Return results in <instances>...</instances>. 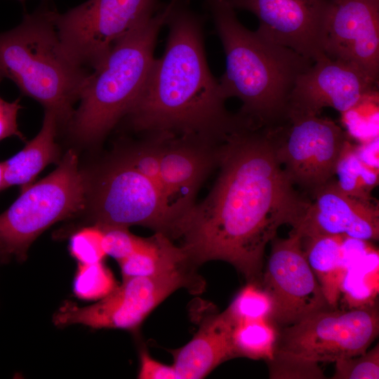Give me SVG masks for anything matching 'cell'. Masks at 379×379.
<instances>
[{
  "label": "cell",
  "mask_w": 379,
  "mask_h": 379,
  "mask_svg": "<svg viewBox=\"0 0 379 379\" xmlns=\"http://www.w3.org/2000/svg\"><path fill=\"white\" fill-rule=\"evenodd\" d=\"M218 167L209 194L182 219V246L195 264L223 260L260 284L267 245L281 225L298 222L309 201L277 157L272 126L247 122L230 133Z\"/></svg>",
  "instance_id": "1"
},
{
  "label": "cell",
  "mask_w": 379,
  "mask_h": 379,
  "mask_svg": "<svg viewBox=\"0 0 379 379\" xmlns=\"http://www.w3.org/2000/svg\"><path fill=\"white\" fill-rule=\"evenodd\" d=\"M163 55L154 60L145 86L126 116L145 135L165 133L221 142L245 118L230 113L206 58L204 18L187 0H173Z\"/></svg>",
  "instance_id": "2"
},
{
  "label": "cell",
  "mask_w": 379,
  "mask_h": 379,
  "mask_svg": "<svg viewBox=\"0 0 379 379\" xmlns=\"http://www.w3.org/2000/svg\"><path fill=\"white\" fill-rule=\"evenodd\" d=\"M204 1L226 57L218 81L222 96L238 98L239 113L258 125L283 123L295 82L313 60L246 28L227 0Z\"/></svg>",
  "instance_id": "3"
},
{
  "label": "cell",
  "mask_w": 379,
  "mask_h": 379,
  "mask_svg": "<svg viewBox=\"0 0 379 379\" xmlns=\"http://www.w3.org/2000/svg\"><path fill=\"white\" fill-rule=\"evenodd\" d=\"M57 13L51 0H44L19 25L0 33V83L11 80L67 126L91 72L65 51L55 27Z\"/></svg>",
  "instance_id": "4"
},
{
  "label": "cell",
  "mask_w": 379,
  "mask_h": 379,
  "mask_svg": "<svg viewBox=\"0 0 379 379\" xmlns=\"http://www.w3.org/2000/svg\"><path fill=\"white\" fill-rule=\"evenodd\" d=\"M173 4L171 0L120 40L90 73L80 94L79 105L67 126L76 140L98 142L128 114L149 77L157 39Z\"/></svg>",
  "instance_id": "5"
},
{
  "label": "cell",
  "mask_w": 379,
  "mask_h": 379,
  "mask_svg": "<svg viewBox=\"0 0 379 379\" xmlns=\"http://www.w3.org/2000/svg\"><path fill=\"white\" fill-rule=\"evenodd\" d=\"M91 178L69 150L48 175L20 191L0 214V264L22 262L34 241L55 222L71 218L86 206Z\"/></svg>",
  "instance_id": "6"
},
{
  "label": "cell",
  "mask_w": 379,
  "mask_h": 379,
  "mask_svg": "<svg viewBox=\"0 0 379 379\" xmlns=\"http://www.w3.org/2000/svg\"><path fill=\"white\" fill-rule=\"evenodd\" d=\"M87 206L94 225H142L178 237L180 218L161 188L119 157L91 178Z\"/></svg>",
  "instance_id": "7"
},
{
  "label": "cell",
  "mask_w": 379,
  "mask_h": 379,
  "mask_svg": "<svg viewBox=\"0 0 379 379\" xmlns=\"http://www.w3.org/2000/svg\"><path fill=\"white\" fill-rule=\"evenodd\" d=\"M164 6L159 0H88L64 13L58 12L55 24L66 53L94 69L120 40Z\"/></svg>",
  "instance_id": "8"
},
{
  "label": "cell",
  "mask_w": 379,
  "mask_h": 379,
  "mask_svg": "<svg viewBox=\"0 0 379 379\" xmlns=\"http://www.w3.org/2000/svg\"><path fill=\"white\" fill-rule=\"evenodd\" d=\"M277 350L319 362H335L367 351L379 333L375 305L328 308L279 328Z\"/></svg>",
  "instance_id": "9"
},
{
  "label": "cell",
  "mask_w": 379,
  "mask_h": 379,
  "mask_svg": "<svg viewBox=\"0 0 379 379\" xmlns=\"http://www.w3.org/2000/svg\"><path fill=\"white\" fill-rule=\"evenodd\" d=\"M277 157L295 185L312 194L335 175L347 134L319 115L291 114L274 126Z\"/></svg>",
  "instance_id": "10"
},
{
  "label": "cell",
  "mask_w": 379,
  "mask_h": 379,
  "mask_svg": "<svg viewBox=\"0 0 379 379\" xmlns=\"http://www.w3.org/2000/svg\"><path fill=\"white\" fill-rule=\"evenodd\" d=\"M192 284L185 267L154 276L124 278L121 286L96 303L79 307L66 302L58 309L56 321L60 326L134 330L172 293Z\"/></svg>",
  "instance_id": "11"
},
{
  "label": "cell",
  "mask_w": 379,
  "mask_h": 379,
  "mask_svg": "<svg viewBox=\"0 0 379 379\" xmlns=\"http://www.w3.org/2000/svg\"><path fill=\"white\" fill-rule=\"evenodd\" d=\"M260 286L272 300L270 321L281 328L319 311L331 308L304 253L301 236L272 240Z\"/></svg>",
  "instance_id": "12"
},
{
  "label": "cell",
  "mask_w": 379,
  "mask_h": 379,
  "mask_svg": "<svg viewBox=\"0 0 379 379\" xmlns=\"http://www.w3.org/2000/svg\"><path fill=\"white\" fill-rule=\"evenodd\" d=\"M323 51L359 68L378 82L379 0H328Z\"/></svg>",
  "instance_id": "13"
},
{
  "label": "cell",
  "mask_w": 379,
  "mask_h": 379,
  "mask_svg": "<svg viewBox=\"0 0 379 379\" xmlns=\"http://www.w3.org/2000/svg\"><path fill=\"white\" fill-rule=\"evenodd\" d=\"M376 84L352 64L323 53L298 77L288 98L286 116L319 115L327 107L342 114L375 91Z\"/></svg>",
  "instance_id": "14"
},
{
  "label": "cell",
  "mask_w": 379,
  "mask_h": 379,
  "mask_svg": "<svg viewBox=\"0 0 379 379\" xmlns=\"http://www.w3.org/2000/svg\"><path fill=\"white\" fill-rule=\"evenodd\" d=\"M234 9L251 12L256 30L270 40L314 60L324 53L328 0H227Z\"/></svg>",
  "instance_id": "15"
},
{
  "label": "cell",
  "mask_w": 379,
  "mask_h": 379,
  "mask_svg": "<svg viewBox=\"0 0 379 379\" xmlns=\"http://www.w3.org/2000/svg\"><path fill=\"white\" fill-rule=\"evenodd\" d=\"M312 201L292 230L301 237L340 235L368 241L379 237V208L372 200L347 195L330 180L312 194Z\"/></svg>",
  "instance_id": "16"
},
{
  "label": "cell",
  "mask_w": 379,
  "mask_h": 379,
  "mask_svg": "<svg viewBox=\"0 0 379 379\" xmlns=\"http://www.w3.org/2000/svg\"><path fill=\"white\" fill-rule=\"evenodd\" d=\"M162 135L160 180L163 192L180 223L195 204L201 185L219 163L220 145L205 139Z\"/></svg>",
  "instance_id": "17"
},
{
  "label": "cell",
  "mask_w": 379,
  "mask_h": 379,
  "mask_svg": "<svg viewBox=\"0 0 379 379\" xmlns=\"http://www.w3.org/2000/svg\"><path fill=\"white\" fill-rule=\"evenodd\" d=\"M235 324L225 310L206 320L193 338L173 352L178 379H200L222 362L235 358Z\"/></svg>",
  "instance_id": "18"
},
{
  "label": "cell",
  "mask_w": 379,
  "mask_h": 379,
  "mask_svg": "<svg viewBox=\"0 0 379 379\" xmlns=\"http://www.w3.org/2000/svg\"><path fill=\"white\" fill-rule=\"evenodd\" d=\"M58 121L55 114L45 110L39 133L17 154L3 161L4 189L19 186L20 191L33 183L48 164L60 161V151L55 139Z\"/></svg>",
  "instance_id": "19"
},
{
  "label": "cell",
  "mask_w": 379,
  "mask_h": 379,
  "mask_svg": "<svg viewBox=\"0 0 379 379\" xmlns=\"http://www.w3.org/2000/svg\"><path fill=\"white\" fill-rule=\"evenodd\" d=\"M340 235L302 237L306 259L330 307L337 308L346 270L345 241Z\"/></svg>",
  "instance_id": "20"
},
{
  "label": "cell",
  "mask_w": 379,
  "mask_h": 379,
  "mask_svg": "<svg viewBox=\"0 0 379 379\" xmlns=\"http://www.w3.org/2000/svg\"><path fill=\"white\" fill-rule=\"evenodd\" d=\"M190 261L182 246H175L161 232L142 238L138 248L119 262L123 278L148 277L185 267Z\"/></svg>",
  "instance_id": "21"
},
{
  "label": "cell",
  "mask_w": 379,
  "mask_h": 379,
  "mask_svg": "<svg viewBox=\"0 0 379 379\" xmlns=\"http://www.w3.org/2000/svg\"><path fill=\"white\" fill-rule=\"evenodd\" d=\"M378 168L364 162L355 145L346 140L338 159L335 174L339 188L352 197L372 200V191L378 186Z\"/></svg>",
  "instance_id": "22"
},
{
  "label": "cell",
  "mask_w": 379,
  "mask_h": 379,
  "mask_svg": "<svg viewBox=\"0 0 379 379\" xmlns=\"http://www.w3.org/2000/svg\"><path fill=\"white\" fill-rule=\"evenodd\" d=\"M365 259L346 266L341 294L350 309L374 305L378 293V256L370 252Z\"/></svg>",
  "instance_id": "23"
},
{
  "label": "cell",
  "mask_w": 379,
  "mask_h": 379,
  "mask_svg": "<svg viewBox=\"0 0 379 379\" xmlns=\"http://www.w3.org/2000/svg\"><path fill=\"white\" fill-rule=\"evenodd\" d=\"M278 333V328L269 320L236 324L232 334L236 357L265 361L272 359Z\"/></svg>",
  "instance_id": "24"
},
{
  "label": "cell",
  "mask_w": 379,
  "mask_h": 379,
  "mask_svg": "<svg viewBox=\"0 0 379 379\" xmlns=\"http://www.w3.org/2000/svg\"><path fill=\"white\" fill-rule=\"evenodd\" d=\"M272 310L271 298L260 284L249 282L225 310L234 324L269 320Z\"/></svg>",
  "instance_id": "25"
},
{
  "label": "cell",
  "mask_w": 379,
  "mask_h": 379,
  "mask_svg": "<svg viewBox=\"0 0 379 379\" xmlns=\"http://www.w3.org/2000/svg\"><path fill=\"white\" fill-rule=\"evenodd\" d=\"M117 286L112 272L102 262L79 263L72 285L77 298L88 301L100 300Z\"/></svg>",
  "instance_id": "26"
},
{
  "label": "cell",
  "mask_w": 379,
  "mask_h": 379,
  "mask_svg": "<svg viewBox=\"0 0 379 379\" xmlns=\"http://www.w3.org/2000/svg\"><path fill=\"white\" fill-rule=\"evenodd\" d=\"M378 106L376 91L364 96L356 105L342 113L347 133L360 142L378 137Z\"/></svg>",
  "instance_id": "27"
},
{
  "label": "cell",
  "mask_w": 379,
  "mask_h": 379,
  "mask_svg": "<svg viewBox=\"0 0 379 379\" xmlns=\"http://www.w3.org/2000/svg\"><path fill=\"white\" fill-rule=\"evenodd\" d=\"M145 135L147 137L144 140L128 148V149L119 157L154 182L162 190L160 180L162 135L161 134Z\"/></svg>",
  "instance_id": "28"
},
{
  "label": "cell",
  "mask_w": 379,
  "mask_h": 379,
  "mask_svg": "<svg viewBox=\"0 0 379 379\" xmlns=\"http://www.w3.org/2000/svg\"><path fill=\"white\" fill-rule=\"evenodd\" d=\"M270 378H324L319 363L298 355L275 350L266 361Z\"/></svg>",
  "instance_id": "29"
},
{
  "label": "cell",
  "mask_w": 379,
  "mask_h": 379,
  "mask_svg": "<svg viewBox=\"0 0 379 379\" xmlns=\"http://www.w3.org/2000/svg\"><path fill=\"white\" fill-rule=\"evenodd\" d=\"M102 230L97 225L76 230L69 240L70 255L80 264L102 262L107 255L102 246Z\"/></svg>",
  "instance_id": "30"
},
{
  "label": "cell",
  "mask_w": 379,
  "mask_h": 379,
  "mask_svg": "<svg viewBox=\"0 0 379 379\" xmlns=\"http://www.w3.org/2000/svg\"><path fill=\"white\" fill-rule=\"evenodd\" d=\"M335 363L333 379L379 378V346L352 357L340 359Z\"/></svg>",
  "instance_id": "31"
},
{
  "label": "cell",
  "mask_w": 379,
  "mask_h": 379,
  "mask_svg": "<svg viewBox=\"0 0 379 379\" xmlns=\"http://www.w3.org/2000/svg\"><path fill=\"white\" fill-rule=\"evenodd\" d=\"M100 227L103 233L102 246L105 254L118 262L132 254L141 244L142 238L131 233L128 227Z\"/></svg>",
  "instance_id": "32"
},
{
  "label": "cell",
  "mask_w": 379,
  "mask_h": 379,
  "mask_svg": "<svg viewBox=\"0 0 379 379\" xmlns=\"http://www.w3.org/2000/svg\"><path fill=\"white\" fill-rule=\"evenodd\" d=\"M20 101V99H16L10 102L0 97V141L11 136H17L25 140L17 124L18 113L22 108Z\"/></svg>",
  "instance_id": "33"
},
{
  "label": "cell",
  "mask_w": 379,
  "mask_h": 379,
  "mask_svg": "<svg viewBox=\"0 0 379 379\" xmlns=\"http://www.w3.org/2000/svg\"><path fill=\"white\" fill-rule=\"evenodd\" d=\"M138 376L140 379H178L173 366L154 360L146 351L140 354V368Z\"/></svg>",
  "instance_id": "34"
},
{
  "label": "cell",
  "mask_w": 379,
  "mask_h": 379,
  "mask_svg": "<svg viewBox=\"0 0 379 379\" xmlns=\"http://www.w3.org/2000/svg\"><path fill=\"white\" fill-rule=\"evenodd\" d=\"M355 146L359 157L364 162L378 168V137Z\"/></svg>",
  "instance_id": "35"
},
{
  "label": "cell",
  "mask_w": 379,
  "mask_h": 379,
  "mask_svg": "<svg viewBox=\"0 0 379 379\" xmlns=\"http://www.w3.org/2000/svg\"><path fill=\"white\" fill-rule=\"evenodd\" d=\"M4 164L3 161L0 162V192L4 190Z\"/></svg>",
  "instance_id": "36"
},
{
  "label": "cell",
  "mask_w": 379,
  "mask_h": 379,
  "mask_svg": "<svg viewBox=\"0 0 379 379\" xmlns=\"http://www.w3.org/2000/svg\"><path fill=\"white\" fill-rule=\"evenodd\" d=\"M19 1H20L21 2H24L25 0H19Z\"/></svg>",
  "instance_id": "37"
}]
</instances>
